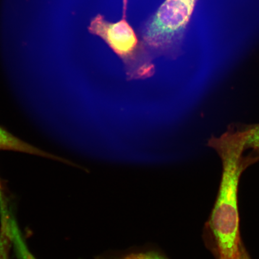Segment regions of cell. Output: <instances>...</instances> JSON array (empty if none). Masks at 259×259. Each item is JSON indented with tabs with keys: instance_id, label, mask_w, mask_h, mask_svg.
I'll return each mask as SVG.
<instances>
[{
	"instance_id": "cell-1",
	"label": "cell",
	"mask_w": 259,
	"mask_h": 259,
	"mask_svg": "<svg viewBox=\"0 0 259 259\" xmlns=\"http://www.w3.org/2000/svg\"><path fill=\"white\" fill-rule=\"evenodd\" d=\"M245 143L246 132L241 126L230 127L208 141L209 147L221 158L223 167L218 197L207 224L211 249L218 259H235L241 242L238 188L242 173L250 166L245 155Z\"/></svg>"
},
{
	"instance_id": "cell-2",
	"label": "cell",
	"mask_w": 259,
	"mask_h": 259,
	"mask_svg": "<svg viewBox=\"0 0 259 259\" xmlns=\"http://www.w3.org/2000/svg\"><path fill=\"white\" fill-rule=\"evenodd\" d=\"M199 0H165L141 26L140 37L152 54L175 59L183 53L188 27Z\"/></svg>"
},
{
	"instance_id": "cell-3",
	"label": "cell",
	"mask_w": 259,
	"mask_h": 259,
	"mask_svg": "<svg viewBox=\"0 0 259 259\" xmlns=\"http://www.w3.org/2000/svg\"><path fill=\"white\" fill-rule=\"evenodd\" d=\"M89 31L108 45L125 65L127 72L133 77H144L153 72V55L127 18L113 22L105 16L98 14L91 21Z\"/></svg>"
},
{
	"instance_id": "cell-4",
	"label": "cell",
	"mask_w": 259,
	"mask_h": 259,
	"mask_svg": "<svg viewBox=\"0 0 259 259\" xmlns=\"http://www.w3.org/2000/svg\"><path fill=\"white\" fill-rule=\"evenodd\" d=\"M0 150L20 152V153L50 158L52 160H63L56 155L47 153L21 140L2 126H0ZM3 192V190L2 181L0 180V192Z\"/></svg>"
},
{
	"instance_id": "cell-5",
	"label": "cell",
	"mask_w": 259,
	"mask_h": 259,
	"mask_svg": "<svg viewBox=\"0 0 259 259\" xmlns=\"http://www.w3.org/2000/svg\"><path fill=\"white\" fill-rule=\"evenodd\" d=\"M95 259H170L154 246L133 248L125 251H109L97 255Z\"/></svg>"
},
{
	"instance_id": "cell-6",
	"label": "cell",
	"mask_w": 259,
	"mask_h": 259,
	"mask_svg": "<svg viewBox=\"0 0 259 259\" xmlns=\"http://www.w3.org/2000/svg\"><path fill=\"white\" fill-rule=\"evenodd\" d=\"M10 236L17 259H37L29 250L17 223L13 218H9Z\"/></svg>"
},
{
	"instance_id": "cell-7",
	"label": "cell",
	"mask_w": 259,
	"mask_h": 259,
	"mask_svg": "<svg viewBox=\"0 0 259 259\" xmlns=\"http://www.w3.org/2000/svg\"><path fill=\"white\" fill-rule=\"evenodd\" d=\"M243 126L246 132L245 154L252 165L259 161V124Z\"/></svg>"
},
{
	"instance_id": "cell-8",
	"label": "cell",
	"mask_w": 259,
	"mask_h": 259,
	"mask_svg": "<svg viewBox=\"0 0 259 259\" xmlns=\"http://www.w3.org/2000/svg\"><path fill=\"white\" fill-rule=\"evenodd\" d=\"M235 259H251L247 251H246L244 246L243 245L242 241L239 245L238 254Z\"/></svg>"
},
{
	"instance_id": "cell-9",
	"label": "cell",
	"mask_w": 259,
	"mask_h": 259,
	"mask_svg": "<svg viewBox=\"0 0 259 259\" xmlns=\"http://www.w3.org/2000/svg\"><path fill=\"white\" fill-rule=\"evenodd\" d=\"M128 0H122V18H127Z\"/></svg>"
},
{
	"instance_id": "cell-10",
	"label": "cell",
	"mask_w": 259,
	"mask_h": 259,
	"mask_svg": "<svg viewBox=\"0 0 259 259\" xmlns=\"http://www.w3.org/2000/svg\"><path fill=\"white\" fill-rule=\"evenodd\" d=\"M0 259H9L7 256L5 255H0Z\"/></svg>"
}]
</instances>
